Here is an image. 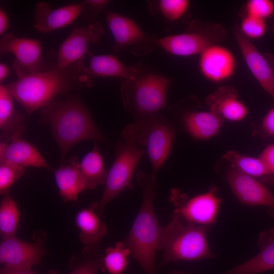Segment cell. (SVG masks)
<instances>
[{
	"instance_id": "12",
	"label": "cell",
	"mask_w": 274,
	"mask_h": 274,
	"mask_svg": "<svg viewBox=\"0 0 274 274\" xmlns=\"http://www.w3.org/2000/svg\"><path fill=\"white\" fill-rule=\"evenodd\" d=\"M227 183L233 193L242 203L268 208L274 218V194L255 178L231 168L227 174Z\"/></svg>"
},
{
	"instance_id": "13",
	"label": "cell",
	"mask_w": 274,
	"mask_h": 274,
	"mask_svg": "<svg viewBox=\"0 0 274 274\" xmlns=\"http://www.w3.org/2000/svg\"><path fill=\"white\" fill-rule=\"evenodd\" d=\"M199 68L202 76L214 83L224 82L234 74L236 62L228 48L212 44L200 55Z\"/></svg>"
},
{
	"instance_id": "31",
	"label": "cell",
	"mask_w": 274,
	"mask_h": 274,
	"mask_svg": "<svg viewBox=\"0 0 274 274\" xmlns=\"http://www.w3.org/2000/svg\"><path fill=\"white\" fill-rule=\"evenodd\" d=\"M25 168L15 165L0 162V194L9 192L11 186L24 174Z\"/></svg>"
},
{
	"instance_id": "2",
	"label": "cell",
	"mask_w": 274,
	"mask_h": 274,
	"mask_svg": "<svg viewBox=\"0 0 274 274\" xmlns=\"http://www.w3.org/2000/svg\"><path fill=\"white\" fill-rule=\"evenodd\" d=\"M39 122L49 125L60 151L61 162L71 148L83 141L106 142L90 111L76 94L64 100H53L41 109Z\"/></svg>"
},
{
	"instance_id": "40",
	"label": "cell",
	"mask_w": 274,
	"mask_h": 274,
	"mask_svg": "<svg viewBox=\"0 0 274 274\" xmlns=\"http://www.w3.org/2000/svg\"><path fill=\"white\" fill-rule=\"evenodd\" d=\"M10 68L4 63H0V83H2L6 79L10 73Z\"/></svg>"
},
{
	"instance_id": "23",
	"label": "cell",
	"mask_w": 274,
	"mask_h": 274,
	"mask_svg": "<svg viewBox=\"0 0 274 274\" xmlns=\"http://www.w3.org/2000/svg\"><path fill=\"white\" fill-rule=\"evenodd\" d=\"M210 110L230 121H239L248 114L245 105L238 98L234 89L222 87L211 94L207 98Z\"/></svg>"
},
{
	"instance_id": "11",
	"label": "cell",
	"mask_w": 274,
	"mask_h": 274,
	"mask_svg": "<svg viewBox=\"0 0 274 274\" xmlns=\"http://www.w3.org/2000/svg\"><path fill=\"white\" fill-rule=\"evenodd\" d=\"M104 34V29L99 22L85 26H75L68 37L59 45L57 62L55 66L63 68L90 55L89 46L99 41Z\"/></svg>"
},
{
	"instance_id": "3",
	"label": "cell",
	"mask_w": 274,
	"mask_h": 274,
	"mask_svg": "<svg viewBox=\"0 0 274 274\" xmlns=\"http://www.w3.org/2000/svg\"><path fill=\"white\" fill-rule=\"evenodd\" d=\"M136 178L143 193L142 201L123 242L145 274H157L155 257L159 250L161 226L154 207L156 175L139 172Z\"/></svg>"
},
{
	"instance_id": "28",
	"label": "cell",
	"mask_w": 274,
	"mask_h": 274,
	"mask_svg": "<svg viewBox=\"0 0 274 274\" xmlns=\"http://www.w3.org/2000/svg\"><path fill=\"white\" fill-rule=\"evenodd\" d=\"M223 158L231 165V168L253 177L270 175L261 159L242 155L235 151L226 152Z\"/></svg>"
},
{
	"instance_id": "25",
	"label": "cell",
	"mask_w": 274,
	"mask_h": 274,
	"mask_svg": "<svg viewBox=\"0 0 274 274\" xmlns=\"http://www.w3.org/2000/svg\"><path fill=\"white\" fill-rule=\"evenodd\" d=\"M79 239L84 246L98 244L108 232L102 215L89 206L80 210L75 218Z\"/></svg>"
},
{
	"instance_id": "36",
	"label": "cell",
	"mask_w": 274,
	"mask_h": 274,
	"mask_svg": "<svg viewBox=\"0 0 274 274\" xmlns=\"http://www.w3.org/2000/svg\"><path fill=\"white\" fill-rule=\"evenodd\" d=\"M262 127L264 130L274 136V108L270 109L264 117Z\"/></svg>"
},
{
	"instance_id": "29",
	"label": "cell",
	"mask_w": 274,
	"mask_h": 274,
	"mask_svg": "<svg viewBox=\"0 0 274 274\" xmlns=\"http://www.w3.org/2000/svg\"><path fill=\"white\" fill-rule=\"evenodd\" d=\"M131 252L123 242H117L105 250L101 270L109 274H122L129 264Z\"/></svg>"
},
{
	"instance_id": "38",
	"label": "cell",
	"mask_w": 274,
	"mask_h": 274,
	"mask_svg": "<svg viewBox=\"0 0 274 274\" xmlns=\"http://www.w3.org/2000/svg\"><path fill=\"white\" fill-rule=\"evenodd\" d=\"M9 27L8 15L4 10L0 8V35L3 36Z\"/></svg>"
},
{
	"instance_id": "18",
	"label": "cell",
	"mask_w": 274,
	"mask_h": 274,
	"mask_svg": "<svg viewBox=\"0 0 274 274\" xmlns=\"http://www.w3.org/2000/svg\"><path fill=\"white\" fill-rule=\"evenodd\" d=\"M106 21L114 38V51L118 52L124 48L138 45L146 40L147 36L140 26L132 19L113 11L107 13Z\"/></svg>"
},
{
	"instance_id": "22",
	"label": "cell",
	"mask_w": 274,
	"mask_h": 274,
	"mask_svg": "<svg viewBox=\"0 0 274 274\" xmlns=\"http://www.w3.org/2000/svg\"><path fill=\"white\" fill-rule=\"evenodd\" d=\"M13 98L5 85H1V142H7L19 138L25 128V117L23 114L15 110Z\"/></svg>"
},
{
	"instance_id": "24",
	"label": "cell",
	"mask_w": 274,
	"mask_h": 274,
	"mask_svg": "<svg viewBox=\"0 0 274 274\" xmlns=\"http://www.w3.org/2000/svg\"><path fill=\"white\" fill-rule=\"evenodd\" d=\"M223 120L220 115L209 110L187 113L183 116V122L190 135L197 140H206L219 132Z\"/></svg>"
},
{
	"instance_id": "21",
	"label": "cell",
	"mask_w": 274,
	"mask_h": 274,
	"mask_svg": "<svg viewBox=\"0 0 274 274\" xmlns=\"http://www.w3.org/2000/svg\"><path fill=\"white\" fill-rule=\"evenodd\" d=\"M88 66L83 67L85 75L91 81L94 77H113L123 81L134 79L139 72L136 68L128 66L113 54H91Z\"/></svg>"
},
{
	"instance_id": "10",
	"label": "cell",
	"mask_w": 274,
	"mask_h": 274,
	"mask_svg": "<svg viewBox=\"0 0 274 274\" xmlns=\"http://www.w3.org/2000/svg\"><path fill=\"white\" fill-rule=\"evenodd\" d=\"M40 41L19 38L6 33L0 40V54H12L14 56L13 68L17 75L30 72L45 71Z\"/></svg>"
},
{
	"instance_id": "27",
	"label": "cell",
	"mask_w": 274,
	"mask_h": 274,
	"mask_svg": "<svg viewBox=\"0 0 274 274\" xmlns=\"http://www.w3.org/2000/svg\"><path fill=\"white\" fill-rule=\"evenodd\" d=\"M105 251L99 244L85 246L71 259L72 270L67 274H97L102 269Z\"/></svg>"
},
{
	"instance_id": "17",
	"label": "cell",
	"mask_w": 274,
	"mask_h": 274,
	"mask_svg": "<svg viewBox=\"0 0 274 274\" xmlns=\"http://www.w3.org/2000/svg\"><path fill=\"white\" fill-rule=\"evenodd\" d=\"M54 179L59 195L64 202H76L79 194L87 189L80 170V161L77 156H72L62 162L54 171Z\"/></svg>"
},
{
	"instance_id": "41",
	"label": "cell",
	"mask_w": 274,
	"mask_h": 274,
	"mask_svg": "<svg viewBox=\"0 0 274 274\" xmlns=\"http://www.w3.org/2000/svg\"><path fill=\"white\" fill-rule=\"evenodd\" d=\"M169 274H191V273H186V272L179 271V270H175V271H172Z\"/></svg>"
},
{
	"instance_id": "9",
	"label": "cell",
	"mask_w": 274,
	"mask_h": 274,
	"mask_svg": "<svg viewBox=\"0 0 274 274\" xmlns=\"http://www.w3.org/2000/svg\"><path fill=\"white\" fill-rule=\"evenodd\" d=\"M46 234L35 235L28 242L15 236L2 237L0 243V263L13 269H29L41 263L46 254Z\"/></svg>"
},
{
	"instance_id": "6",
	"label": "cell",
	"mask_w": 274,
	"mask_h": 274,
	"mask_svg": "<svg viewBox=\"0 0 274 274\" xmlns=\"http://www.w3.org/2000/svg\"><path fill=\"white\" fill-rule=\"evenodd\" d=\"M145 148L152 173L156 175L168 158L175 137L173 125L160 113L139 119L128 124L122 132Z\"/></svg>"
},
{
	"instance_id": "4",
	"label": "cell",
	"mask_w": 274,
	"mask_h": 274,
	"mask_svg": "<svg viewBox=\"0 0 274 274\" xmlns=\"http://www.w3.org/2000/svg\"><path fill=\"white\" fill-rule=\"evenodd\" d=\"M209 230V226L187 222L173 212L169 222L161 227L159 250L163 256L159 267L178 261L215 258L208 242Z\"/></svg>"
},
{
	"instance_id": "14",
	"label": "cell",
	"mask_w": 274,
	"mask_h": 274,
	"mask_svg": "<svg viewBox=\"0 0 274 274\" xmlns=\"http://www.w3.org/2000/svg\"><path fill=\"white\" fill-rule=\"evenodd\" d=\"M85 8L83 2L52 9L46 2L36 5L33 27L42 33H48L71 24Z\"/></svg>"
},
{
	"instance_id": "26",
	"label": "cell",
	"mask_w": 274,
	"mask_h": 274,
	"mask_svg": "<svg viewBox=\"0 0 274 274\" xmlns=\"http://www.w3.org/2000/svg\"><path fill=\"white\" fill-rule=\"evenodd\" d=\"M80 168L88 190L105 184L108 171L105 168L96 142H94L92 149L80 161Z\"/></svg>"
},
{
	"instance_id": "34",
	"label": "cell",
	"mask_w": 274,
	"mask_h": 274,
	"mask_svg": "<svg viewBox=\"0 0 274 274\" xmlns=\"http://www.w3.org/2000/svg\"><path fill=\"white\" fill-rule=\"evenodd\" d=\"M246 11V15L266 20L274 14V3L270 0H250Z\"/></svg>"
},
{
	"instance_id": "20",
	"label": "cell",
	"mask_w": 274,
	"mask_h": 274,
	"mask_svg": "<svg viewBox=\"0 0 274 274\" xmlns=\"http://www.w3.org/2000/svg\"><path fill=\"white\" fill-rule=\"evenodd\" d=\"M156 43L168 53L181 57L200 55L213 44L206 35L197 32L165 36L157 39Z\"/></svg>"
},
{
	"instance_id": "37",
	"label": "cell",
	"mask_w": 274,
	"mask_h": 274,
	"mask_svg": "<svg viewBox=\"0 0 274 274\" xmlns=\"http://www.w3.org/2000/svg\"><path fill=\"white\" fill-rule=\"evenodd\" d=\"M108 0H86L83 2L85 7L88 6L95 10L104 9L110 3Z\"/></svg>"
},
{
	"instance_id": "7",
	"label": "cell",
	"mask_w": 274,
	"mask_h": 274,
	"mask_svg": "<svg viewBox=\"0 0 274 274\" xmlns=\"http://www.w3.org/2000/svg\"><path fill=\"white\" fill-rule=\"evenodd\" d=\"M122 141L117 142L115 157L108 171L105 187L100 199L89 206L101 214L105 207L127 188H132L131 181L138 163L144 154L134 140L122 133Z\"/></svg>"
},
{
	"instance_id": "33",
	"label": "cell",
	"mask_w": 274,
	"mask_h": 274,
	"mask_svg": "<svg viewBox=\"0 0 274 274\" xmlns=\"http://www.w3.org/2000/svg\"><path fill=\"white\" fill-rule=\"evenodd\" d=\"M266 30V20L248 15L243 18L239 28L241 33L250 40L262 38Z\"/></svg>"
},
{
	"instance_id": "8",
	"label": "cell",
	"mask_w": 274,
	"mask_h": 274,
	"mask_svg": "<svg viewBox=\"0 0 274 274\" xmlns=\"http://www.w3.org/2000/svg\"><path fill=\"white\" fill-rule=\"evenodd\" d=\"M170 201L175 207L174 212L184 221L209 227L214 223L222 202L215 188L189 198L177 190H173Z\"/></svg>"
},
{
	"instance_id": "42",
	"label": "cell",
	"mask_w": 274,
	"mask_h": 274,
	"mask_svg": "<svg viewBox=\"0 0 274 274\" xmlns=\"http://www.w3.org/2000/svg\"><path fill=\"white\" fill-rule=\"evenodd\" d=\"M273 77H274V71H273Z\"/></svg>"
},
{
	"instance_id": "5",
	"label": "cell",
	"mask_w": 274,
	"mask_h": 274,
	"mask_svg": "<svg viewBox=\"0 0 274 274\" xmlns=\"http://www.w3.org/2000/svg\"><path fill=\"white\" fill-rule=\"evenodd\" d=\"M170 80L157 73L139 75L123 81L121 96L125 109L135 120L159 113L167 105Z\"/></svg>"
},
{
	"instance_id": "39",
	"label": "cell",
	"mask_w": 274,
	"mask_h": 274,
	"mask_svg": "<svg viewBox=\"0 0 274 274\" xmlns=\"http://www.w3.org/2000/svg\"><path fill=\"white\" fill-rule=\"evenodd\" d=\"M0 274H37L31 268L29 269H13L3 267L1 269Z\"/></svg>"
},
{
	"instance_id": "19",
	"label": "cell",
	"mask_w": 274,
	"mask_h": 274,
	"mask_svg": "<svg viewBox=\"0 0 274 274\" xmlns=\"http://www.w3.org/2000/svg\"><path fill=\"white\" fill-rule=\"evenodd\" d=\"M259 252L246 262L221 274H257L274 269V227L260 233Z\"/></svg>"
},
{
	"instance_id": "30",
	"label": "cell",
	"mask_w": 274,
	"mask_h": 274,
	"mask_svg": "<svg viewBox=\"0 0 274 274\" xmlns=\"http://www.w3.org/2000/svg\"><path fill=\"white\" fill-rule=\"evenodd\" d=\"M19 215L16 202L9 192L6 193L0 203V234L2 237L15 236Z\"/></svg>"
},
{
	"instance_id": "1",
	"label": "cell",
	"mask_w": 274,
	"mask_h": 274,
	"mask_svg": "<svg viewBox=\"0 0 274 274\" xmlns=\"http://www.w3.org/2000/svg\"><path fill=\"white\" fill-rule=\"evenodd\" d=\"M84 58L67 67H55L49 71L23 73L17 79L5 85L28 115L54 100L58 95H68L74 91L91 87L83 71Z\"/></svg>"
},
{
	"instance_id": "15",
	"label": "cell",
	"mask_w": 274,
	"mask_h": 274,
	"mask_svg": "<svg viewBox=\"0 0 274 274\" xmlns=\"http://www.w3.org/2000/svg\"><path fill=\"white\" fill-rule=\"evenodd\" d=\"M234 36L242 56L253 76L262 88L274 98L273 72L266 58L239 30H235Z\"/></svg>"
},
{
	"instance_id": "35",
	"label": "cell",
	"mask_w": 274,
	"mask_h": 274,
	"mask_svg": "<svg viewBox=\"0 0 274 274\" xmlns=\"http://www.w3.org/2000/svg\"><path fill=\"white\" fill-rule=\"evenodd\" d=\"M259 157L264 163L269 174L274 175V144L267 146Z\"/></svg>"
},
{
	"instance_id": "32",
	"label": "cell",
	"mask_w": 274,
	"mask_h": 274,
	"mask_svg": "<svg viewBox=\"0 0 274 274\" xmlns=\"http://www.w3.org/2000/svg\"><path fill=\"white\" fill-rule=\"evenodd\" d=\"M189 6L187 0H160L157 8L162 15L170 21L181 18L186 12Z\"/></svg>"
},
{
	"instance_id": "16",
	"label": "cell",
	"mask_w": 274,
	"mask_h": 274,
	"mask_svg": "<svg viewBox=\"0 0 274 274\" xmlns=\"http://www.w3.org/2000/svg\"><path fill=\"white\" fill-rule=\"evenodd\" d=\"M0 162L23 167L49 168L48 164L40 151L31 143L19 138L0 144Z\"/></svg>"
}]
</instances>
